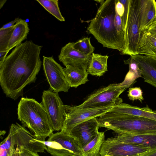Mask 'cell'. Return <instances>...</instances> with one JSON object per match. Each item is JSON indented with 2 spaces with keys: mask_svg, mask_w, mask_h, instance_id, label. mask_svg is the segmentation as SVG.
<instances>
[{
  "mask_svg": "<svg viewBox=\"0 0 156 156\" xmlns=\"http://www.w3.org/2000/svg\"><path fill=\"white\" fill-rule=\"evenodd\" d=\"M11 156H39L38 153L32 151L23 146L12 150Z\"/></svg>",
  "mask_w": 156,
  "mask_h": 156,
  "instance_id": "29",
  "label": "cell"
},
{
  "mask_svg": "<svg viewBox=\"0 0 156 156\" xmlns=\"http://www.w3.org/2000/svg\"><path fill=\"white\" fill-rule=\"evenodd\" d=\"M131 56L138 63L144 81L156 88V59L140 54Z\"/></svg>",
  "mask_w": 156,
  "mask_h": 156,
  "instance_id": "15",
  "label": "cell"
},
{
  "mask_svg": "<svg viewBox=\"0 0 156 156\" xmlns=\"http://www.w3.org/2000/svg\"><path fill=\"white\" fill-rule=\"evenodd\" d=\"M109 112L117 114L130 115L147 118L156 120V111H153L147 105L140 108L122 103L114 106Z\"/></svg>",
  "mask_w": 156,
  "mask_h": 156,
  "instance_id": "17",
  "label": "cell"
},
{
  "mask_svg": "<svg viewBox=\"0 0 156 156\" xmlns=\"http://www.w3.org/2000/svg\"><path fill=\"white\" fill-rule=\"evenodd\" d=\"M43 8L57 20L62 22L65 20L60 11L58 0H36Z\"/></svg>",
  "mask_w": 156,
  "mask_h": 156,
  "instance_id": "24",
  "label": "cell"
},
{
  "mask_svg": "<svg viewBox=\"0 0 156 156\" xmlns=\"http://www.w3.org/2000/svg\"><path fill=\"white\" fill-rule=\"evenodd\" d=\"M6 0H1L0 1V9H1V8L3 7L4 4L5 3Z\"/></svg>",
  "mask_w": 156,
  "mask_h": 156,
  "instance_id": "35",
  "label": "cell"
},
{
  "mask_svg": "<svg viewBox=\"0 0 156 156\" xmlns=\"http://www.w3.org/2000/svg\"><path fill=\"white\" fill-rule=\"evenodd\" d=\"M144 156H156V150L150 151L147 153Z\"/></svg>",
  "mask_w": 156,
  "mask_h": 156,
  "instance_id": "34",
  "label": "cell"
},
{
  "mask_svg": "<svg viewBox=\"0 0 156 156\" xmlns=\"http://www.w3.org/2000/svg\"><path fill=\"white\" fill-rule=\"evenodd\" d=\"M114 138L122 143L137 144L150 148L151 151L156 150V133L137 134L123 133L118 134Z\"/></svg>",
  "mask_w": 156,
  "mask_h": 156,
  "instance_id": "16",
  "label": "cell"
},
{
  "mask_svg": "<svg viewBox=\"0 0 156 156\" xmlns=\"http://www.w3.org/2000/svg\"><path fill=\"white\" fill-rule=\"evenodd\" d=\"M20 19V18H16L14 20L4 24L0 28V30L8 29L14 27Z\"/></svg>",
  "mask_w": 156,
  "mask_h": 156,
  "instance_id": "31",
  "label": "cell"
},
{
  "mask_svg": "<svg viewBox=\"0 0 156 156\" xmlns=\"http://www.w3.org/2000/svg\"><path fill=\"white\" fill-rule=\"evenodd\" d=\"M21 146L37 153L47 151L46 145L36 139L24 127L17 123L12 124L10 126L8 135L1 143L0 147L11 155L12 150Z\"/></svg>",
  "mask_w": 156,
  "mask_h": 156,
  "instance_id": "5",
  "label": "cell"
},
{
  "mask_svg": "<svg viewBox=\"0 0 156 156\" xmlns=\"http://www.w3.org/2000/svg\"><path fill=\"white\" fill-rule=\"evenodd\" d=\"M103 156H111L110 155L106 154V155H105Z\"/></svg>",
  "mask_w": 156,
  "mask_h": 156,
  "instance_id": "37",
  "label": "cell"
},
{
  "mask_svg": "<svg viewBox=\"0 0 156 156\" xmlns=\"http://www.w3.org/2000/svg\"><path fill=\"white\" fill-rule=\"evenodd\" d=\"M138 54L156 59V34L147 30L143 32L138 48Z\"/></svg>",
  "mask_w": 156,
  "mask_h": 156,
  "instance_id": "21",
  "label": "cell"
},
{
  "mask_svg": "<svg viewBox=\"0 0 156 156\" xmlns=\"http://www.w3.org/2000/svg\"><path fill=\"white\" fill-rule=\"evenodd\" d=\"M39 141L46 145L47 148V151L52 156H70L75 154L72 152L64 148L57 142L48 140Z\"/></svg>",
  "mask_w": 156,
  "mask_h": 156,
  "instance_id": "25",
  "label": "cell"
},
{
  "mask_svg": "<svg viewBox=\"0 0 156 156\" xmlns=\"http://www.w3.org/2000/svg\"><path fill=\"white\" fill-rule=\"evenodd\" d=\"M42 99L41 104L46 112L52 130L61 131L63 127L66 109L58 93L51 89L44 90Z\"/></svg>",
  "mask_w": 156,
  "mask_h": 156,
  "instance_id": "8",
  "label": "cell"
},
{
  "mask_svg": "<svg viewBox=\"0 0 156 156\" xmlns=\"http://www.w3.org/2000/svg\"><path fill=\"white\" fill-rule=\"evenodd\" d=\"M125 30L126 44L125 50L121 52V54L130 56L138 54V48L143 33L140 28L138 0H130Z\"/></svg>",
  "mask_w": 156,
  "mask_h": 156,
  "instance_id": "7",
  "label": "cell"
},
{
  "mask_svg": "<svg viewBox=\"0 0 156 156\" xmlns=\"http://www.w3.org/2000/svg\"><path fill=\"white\" fill-rule=\"evenodd\" d=\"M70 156H78V155H76V154H74V155H73Z\"/></svg>",
  "mask_w": 156,
  "mask_h": 156,
  "instance_id": "38",
  "label": "cell"
},
{
  "mask_svg": "<svg viewBox=\"0 0 156 156\" xmlns=\"http://www.w3.org/2000/svg\"><path fill=\"white\" fill-rule=\"evenodd\" d=\"M116 9L117 13L122 18L124 13L125 8L123 5L119 0H117Z\"/></svg>",
  "mask_w": 156,
  "mask_h": 156,
  "instance_id": "30",
  "label": "cell"
},
{
  "mask_svg": "<svg viewBox=\"0 0 156 156\" xmlns=\"http://www.w3.org/2000/svg\"><path fill=\"white\" fill-rule=\"evenodd\" d=\"M30 29L27 22L21 19L15 24L6 51H9L27 38Z\"/></svg>",
  "mask_w": 156,
  "mask_h": 156,
  "instance_id": "20",
  "label": "cell"
},
{
  "mask_svg": "<svg viewBox=\"0 0 156 156\" xmlns=\"http://www.w3.org/2000/svg\"><path fill=\"white\" fill-rule=\"evenodd\" d=\"M74 42H69L62 48L58 57L66 66L70 65L87 70L91 55H87L76 49Z\"/></svg>",
  "mask_w": 156,
  "mask_h": 156,
  "instance_id": "13",
  "label": "cell"
},
{
  "mask_svg": "<svg viewBox=\"0 0 156 156\" xmlns=\"http://www.w3.org/2000/svg\"><path fill=\"white\" fill-rule=\"evenodd\" d=\"M105 140V132H98L95 137L82 149L81 156H101L100 151Z\"/></svg>",
  "mask_w": 156,
  "mask_h": 156,
  "instance_id": "23",
  "label": "cell"
},
{
  "mask_svg": "<svg viewBox=\"0 0 156 156\" xmlns=\"http://www.w3.org/2000/svg\"><path fill=\"white\" fill-rule=\"evenodd\" d=\"M127 92V96L129 99L132 101L138 100L142 103L144 100L143 93L140 87H130Z\"/></svg>",
  "mask_w": 156,
  "mask_h": 156,
  "instance_id": "28",
  "label": "cell"
},
{
  "mask_svg": "<svg viewBox=\"0 0 156 156\" xmlns=\"http://www.w3.org/2000/svg\"><path fill=\"white\" fill-rule=\"evenodd\" d=\"M99 127L97 118H94L77 125L69 135L76 140L82 149L95 137Z\"/></svg>",
  "mask_w": 156,
  "mask_h": 156,
  "instance_id": "12",
  "label": "cell"
},
{
  "mask_svg": "<svg viewBox=\"0 0 156 156\" xmlns=\"http://www.w3.org/2000/svg\"><path fill=\"white\" fill-rule=\"evenodd\" d=\"M138 18L140 30H146L156 21V1L138 0Z\"/></svg>",
  "mask_w": 156,
  "mask_h": 156,
  "instance_id": "14",
  "label": "cell"
},
{
  "mask_svg": "<svg viewBox=\"0 0 156 156\" xmlns=\"http://www.w3.org/2000/svg\"><path fill=\"white\" fill-rule=\"evenodd\" d=\"M17 115L23 126L28 128L38 140L45 141L53 131L43 106L34 99L21 98Z\"/></svg>",
  "mask_w": 156,
  "mask_h": 156,
  "instance_id": "3",
  "label": "cell"
},
{
  "mask_svg": "<svg viewBox=\"0 0 156 156\" xmlns=\"http://www.w3.org/2000/svg\"><path fill=\"white\" fill-rule=\"evenodd\" d=\"M42 46L26 41L16 46L0 65V84L6 96L16 100L34 82L42 64Z\"/></svg>",
  "mask_w": 156,
  "mask_h": 156,
  "instance_id": "1",
  "label": "cell"
},
{
  "mask_svg": "<svg viewBox=\"0 0 156 156\" xmlns=\"http://www.w3.org/2000/svg\"><path fill=\"white\" fill-rule=\"evenodd\" d=\"M113 107L78 109L74 108L73 106L65 105V118L63 128L61 131L69 135L71 130L77 125L100 116L108 111Z\"/></svg>",
  "mask_w": 156,
  "mask_h": 156,
  "instance_id": "9",
  "label": "cell"
},
{
  "mask_svg": "<svg viewBox=\"0 0 156 156\" xmlns=\"http://www.w3.org/2000/svg\"><path fill=\"white\" fill-rule=\"evenodd\" d=\"M94 1L97 2L98 3H100V4H101L102 3H103L105 0H94Z\"/></svg>",
  "mask_w": 156,
  "mask_h": 156,
  "instance_id": "36",
  "label": "cell"
},
{
  "mask_svg": "<svg viewBox=\"0 0 156 156\" xmlns=\"http://www.w3.org/2000/svg\"><path fill=\"white\" fill-rule=\"evenodd\" d=\"M73 46L76 49L87 55H91L94 50V47L91 44L90 37H87L73 43Z\"/></svg>",
  "mask_w": 156,
  "mask_h": 156,
  "instance_id": "26",
  "label": "cell"
},
{
  "mask_svg": "<svg viewBox=\"0 0 156 156\" xmlns=\"http://www.w3.org/2000/svg\"><path fill=\"white\" fill-rule=\"evenodd\" d=\"M64 73L66 79L70 87L76 88L86 83L89 80L87 70L70 65L65 66Z\"/></svg>",
  "mask_w": 156,
  "mask_h": 156,
  "instance_id": "18",
  "label": "cell"
},
{
  "mask_svg": "<svg viewBox=\"0 0 156 156\" xmlns=\"http://www.w3.org/2000/svg\"><path fill=\"white\" fill-rule=\"evenodd\" d=\"M97 119L99 127L112 130L118 134L156 133V120L147 118L108 111Z\"/></svg>",
  "mask_w": 156,
  "mask_h": 156,
  "instance_id": "4",
  "label": "cell"
},
{
  "mask_svg": "<svg viewBox=\"0 0 156 156\" xmlns=\"http://www.w3.org/2000/svg\"><path fill=\"white\" fill-rule=\"evenodd\" d=\"M146 30L156 34V21L153 23Z\"/></svg>",
  "mask_w": 156,
  "mask_h": 156,
  "instance_id": "33",
  "label": "cell"
},
{
  "mask_svg": "<svg viewBox=\"0 0 156 156\" xmlns=\"http://www.w3.org/2000/svg\"><path fill=\"white\" fill-rule=\"evenodd\" d=\"M14 26L8 29L0 30V51H6Z\"/></svg>",
  "mask_w": 156,
  "mask_h": 156,
  "instance_id": "27",
  "label": "cell"
},
{
  "mask_svg": "<svg viewBox=\"0 0 156 156\" xmlns=\"http://www.w3.org/2000/svg\"><path fill=\"white\" fill-rule=\"evenodd\" d=\"M9 51H0V65L4 62Z\"/></svg>",
  "mask_w": 156,
  "mask_h": 156,
  "instance_id": "32",
  "label": "cell"
},
{
  "mask_svg": "<svg viewBox=\"0 0 156 156\" xmlns=\"http://www.w3.org/2000/svg\"><path fill=\"white\" fill-rule=\"evenodd\" d=\"M47 140L55 141L59 144L64 148L73 152L75 154L81 156L82 151L76 140L70 135L60 131L51 133Z\"/></svg>",
  "mask_w": 156,
  "mask_h": 156,
  "instance_id": "19",
  "label": "cell"
},
{
  "mask_svg": "<svg viewBox=\"0 0 156 156\" xmlns=\"http://www.w3.org/2000/svg\"><path fill=\"white\" fill-rule=\"evenodd\" d=\"M108 56L93 53L91 56L87 71L93 76H101L107 71Z\"/></svg>",
  "mask_w": 156,
  "mask_h": 156,
  "instance_id": "22",
  "label": "cell"
},
{
  "mask_svg": "<svg viewBox=\"0 0 156 156\" xmlns=\"http://www.w3.org/2000/svg\"><path fill=\"white\" fill-rule=\"evenodd\" d=\"M117 0H106L101 4L96 16L90 21L87 33L92 34L104 47L121 52L126 44V36L118 30L115 22Z\"/></svg>",
  "mask_w": 156,
  "mask_h": 156,
  "instance_id": "2",
  "label": "cell"
},
{
  "mask_svg": "<svg viewBox=\"0 0 156 156\" xmlns=\"http://www.w3.org/2000/svg\"><path fill=\"white\" fill-rule=\"evenodd\" d=\"M128 86L123 81L101 88L90 95L80 105L73 106L76 109H90L114 106L122 103L119 95Z\"/></svg>",
  "mask_w": 156,
  "mask_h": 156,
  "instance_id": "6",
  "label": "cell"
},
{
  "mask_svg": "<svg viewBox=\"0 0 156 156\" xmlns=\"http://www.w3.org/2000/svg\"><path fill=\"white\" fill-rule=\"evenodd\" d=\"M151 151L148 148L134 144L122 143L111 137L105 140L100 154L101 156H144Z\"/></svg>",
  "mask_w": 156,
  "mask_h": 156,
  "instance_id": "10",
  "label": "cell"
},
{
  "mask_svg": "<svg viewBox=\"0 0 156 156\" xmlns=\"http://www.w3.org/2000/svg\"><path fill=\"white\" fill-rule=\"evenodd\" d=\"M43 57V69L51 90L57 93L68 92L70 87L66 79L64 69L53 56Z\"/></svg>",
  "mask_w": 156,
  "mask_h": 156,
  "instance_id": "11",
  "label": "cell"
}]
</instances>
